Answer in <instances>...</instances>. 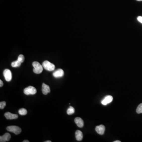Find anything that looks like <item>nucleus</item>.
Segmentation results:
<instances>
[{"instance_id":"1","label":"nucleus","mask_w":142,"mask_h":142,"mask_svg":"<svg viewBox=\"0 0 142 142\" xmlns=\"http://www.w3.org/2000/svg\"><path fill=\"white\" fill-rule=\"evenodd\" d=\"M33 66L34 69H33V71L34 73L36 74H39L42 72L43 70L42 66L38 62H34L33 63Z\"/></svg>"},{"instance_id":"2","label":"nucleus","mask_w":142,"mask_h":142,"mask_svg":"<svg viewBox=\"0 0 142 142\" xmlns=\"http://www.w3.org/2000/svg\"><path fill=\"white\" fill-rule=\"evenodd\" d=\"M42 66L45 69L50 71H53L55 69V65L47 61L43 62L42 64Z\"/></svg>"},{"instance_id":"3","label":"nucleus","mask_w":142,"mask_h":142,"mask_svg":"<svg viewBox=\"0 0 142 142\" xmlns=\"http://www.w3.org/2000/svg\"><path fill=\"white\" fill-rule=\"evenodd\" d=\"M7 130L9 132L13 133L15 135H18L21 133L22 130L18 126H9L7 127Z\"/></svg>"},{"instance_id":"4","label":"nucleus","mask_w":142,"mask_h":142,"mask_svg":"<svg viewBox=\"0 0 142 142\" xmlns=\"http://www.w3.org/2000/svg\"><path fill=\"white\" fill-rule=\"evenodd\" d=\"M37 92V90L33 86H29L24 90V93L26 95H34Z\"/></svg>"},{"instance_id":"5","label":"nucleus","mask_w":142,"mask_h":142,"mask_svg":"<svg viewBox=\"0 0 142 142\" xmlns=\"http://www.w3.org/2000/svg\"><path fill=\"white\" fill-rule=\"evenodd\" d=\"M3 75L5 80L7 81H11L12 79V73L10 70L9 69H5L3 72Z\"/></svg>"},{"instance_id":"6","label":"nucleus","mask_w":142,"mask_h":142,"mask_svg":"<svg viewBox=\"0 0 142 142\" xmlns=\"http://www.w3.org/2000/svg\"><path fill=\"white\" fill-rule=\"evenodd\" d=\"M113 100V97L111 96H106L101 101V103L102 105L106 106L108 104L111 103Z\"/></svg>"},{"instance_id":"7","label":"nucleus","mask_w":142,"mask_h":142,"mask_svg":"<svg viewBox=\"0 0 142 142\" xmlns=\"http://www.w3.org/2000/svg\"><path fill=\"white\" fill-rule=\"evenodd\" d=\"M64 75V72L63 70L61 69L57 70L55 71L53 73V76L55 77V78H60L63 77Z\"/></svg>"},{"instance_id":"8","label":"nucleus","mask_w":142,"mask_h":142,"mask_svg":"<svg viewBox=\"0 0 142 142\" xmlns=\"http://www.w3.org/2000/svg\"><path fill=\"white\" fill-rule=\"evenodd\" d=\"M4 116L6 117V119L8 120L15 119L18 118V116L17 114L11 113L9 112H7L4 114Z\"/></svg>"},{"instance_id":"9","label":"nucleus","mask_w":142,"mask_h":142,"mask_svg":"<svg viewBox=\"0 0 142 142\" xmlns=\"http://www.w3.org/2000/svg\"><path fill=\"white\" fill-rule=\"evenodd\" d=\"M11 135L10 134L6 133L2 136H0V142H5L10 141Z\"/></svg>"},{"instance_id":"10","label":"nucleus","mask_w":142,"mask_h":142,"mask_svg":"<svg viewBox=\"0 0 142 142\" xmlns=\"http://www.w3.org/2000/svg\"><path fill=\"white\" fill-rule=\"evenodd\" d=\"M96 131L97 133H98L99 134L102 135L104 134L105 132V126L103 125H100L99 126H97L96 128Z\"/></svg>"},{"instance_id":"11","label":"nucleus","mask_w":142,"mask_h":142,"mask_svg":"<svg viewBox=\"0 0 142 142\" xmlns=\"http://www.w3.org/2000/svg\"><path fill=\"white\" fill-rule=\"evenodd\" d=\"M50 91L51 90L49 86L44 83H43L42 86V92L43 94L44 95H47L48 93H49Z\"/></svg>"},{"instance_id":"12","label":"nucleus","mask_w":142,"mask_h":142,"mask_svg":"<svg viewBox=\"0 0 142 142\" xmlns=\"http://www.w3.org/2000/svg\"><path fill=\"white\" fill-rule=\"evenodd\" d=\"M75 123H76L77 126H78V127L79 128H83V127L84 123L83 120V119L81 118L80 117H76L75 119Z\"/></svg>"},{"instance_id":"13","label":"nucleus","mask_w":142,"mask_h":142,"mask_svg":"<svg viewBox=\"0 0 142 142\" xmlns=\"http://www.w3.org/2000/svg\"><path fill=\"white\" fill-rule=\"evenodd\" d=\"M75 137L77 141H81L83 139V133L79 130L76 131L75 132Z\"/></svg>"},{"instance_id":"14","label":"nucleus","mask_w":142,"mask_h":142,"mask_svg":"<svg viewBox=\"0 0 142 142\" xmlns=\"http://www.w3.org/2000/svg\"><path fill=\"white\" fill-rule=\"evenodd\" d=\"M21 63L19 61H15L13 62L11 64V65L13 67H19V66L21 65Z\"/></svg>"},{"instance_id":"15","label":"nucleus","mask_w":142,"mask_h":142,"mask_svg":"<svg viewBox=\"0 0 142 142\" xmlns=\"http://www.w3.org/2000/svg\"><path fill=\"white\" fill-rule=\"evenodd\" d=\"M75 112V109L74 108L71 106H70L68 109L67 113L68 115H71Z\"/></svg>"},{"instance_id":"16","label":"nucleus","mask_w":142,"mask_h":142,"mask_svg":"<svg viewBox=\"0 0 142 142\" xmlns=\"http://www.w3.org/2000/svg\"><path fill=\"white\" fill-rule=\"evenodd\" d=\"M19 113L21 115H25L27 114V111L25 108H21L19 109L18 111Z\"/></svg>"},{"instance_id":"17","label":"nucleus","mask_w":142,"mask_h":142,"mask_svg":"<svg viewBox=\"0 0 142 142\" xmlns=\"http://www.w3.org/2000/svg\"><path fill=\"white\" fill-rule=\"evenodd\" d=\"M136 112L137 113H142V103L140 104L137 106Z\"/></svg>"},{"instance_id":"18","label":"nucleus","mask_w":142,"mask_h":142,"mask_svg":"<svg viewBox=\"0 0 142 142\" xmlns=\"http://www.w3.org/2000/svg\"><path fill=\"white\" fill-rule=\"evenodd\" d=\"M17 60L20 62L21 63H23L25 60V57L23 55H19V56Z\"/></svg>"},{"instance_id":"19","label":"nucleus","mask_w":142,"mask_h":142,"mask_svg":"<svg viewBox=\"0 0 142 142\" xmlns=\"http://www.w3.org/2000/svg\"><path fill=\"white\" fill-rule=\"evenodd\" d=\"M6 106V102L3 101V102H0V108L1 109H2Z\"/></svg>"},{"instance_id":"20","label":"nucleus","mask_w":142,"mask_h":142,"mask_svg":"<svg viewBox=\"0 0 142 142\" xmlns=\"http://www.w3.org/2000/svg\"><path fill=\"white\" fill-rule=\"evenodd\" d=\"M137 20L138 21L141 23H142V17L139 16L137 17Z\"/></svg>"},{"instance_id":"21","label":"nucleus","mask_w":142,"mask_h":142,"mask_svg":"<svg viewBox=\"0 0 142 142\" xmlns=\"http://www.w3.org/2000/svg\"><path fill=\"white\" fill-rule=\"evenodd\" d=\"M3 86V82L1 80H0V87H2Z\"/></svg>"},{"instance_id":"22","label":"nucleus","mask_w":142,"mask_h":142,"mask_svg":"<svg viewBox=\"0 0 142 142\" xmlns=\"http://www.w3.org/2000/svg\"><path fill=\"white\" fill-rule=\"evenodd\" d=\"M23 142H29V141L28 140H25L23 141Z\"/></svg>"},{"instance_id":"23","label":"nucleus","mask_w":142,"mask_h":142,"mask_svg":"<svg viewBox=\"0 0 142 142\" xmlns=\"http://www.w3.org/2000/svg\"><path fill=\"white\" fill-rule=\"evenodd\" d=\"M121 142V141L118 140L116 141H114V142Z\"/></svg>"},{"instance_id":"24","label":"nucleus","mask_w":142,"mask_h":142,"mask_svg":"<svg viewBox=\"0 0 142 142\" xmlns=\"http://www.w3.org/2000/svg\"><path fill=\"white\" fill-rule=\"evenodd\" d=\"M51 141H45V142H51Z\"/></svg>"},{"instance_id":"25","label":"nucleus","mask_w":142,"mask_h":142,"mask_svg":"<svg viewBox=\"0 0 142 142\" xmlns=\"http://www.w3.org/2000/svg\"><path fill=\"white\" fill-rule=\"evenodd\" d=\"M137 0V1H142V0Z\"/></svg>"}]
</instances>
